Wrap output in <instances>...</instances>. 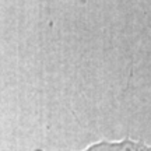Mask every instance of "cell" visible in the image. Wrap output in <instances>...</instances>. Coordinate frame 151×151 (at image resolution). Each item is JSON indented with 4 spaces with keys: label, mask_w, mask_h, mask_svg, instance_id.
Masks as SVG:
<instances>
[{
    "label": "cell",
    "mask_w": 151,
    "mask_h": 151,
    "mask_svg": "<svg viewBox=\"0 0 151 151\" xmlns=\"http://www.w3.org/2000/svg\"><path fill=\"white\" fill-rule=\"evenodd\" d=\"M129 86L134 88L151 87V39L144 41L137 50L133 60Z\"/></svg>",
    "instance_id": "cell-1"
}]
</instances>
